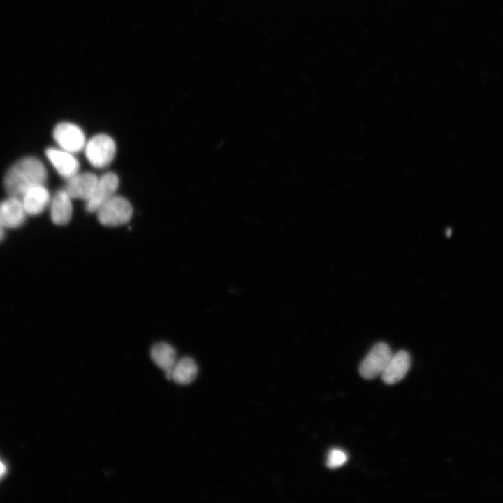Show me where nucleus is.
Here are the masks:
<instances>
[{
	"mask_svg": "<svg viewBox=\"0 0 503 503\" xmlns=\"http://www.w3.org/2000/svg\"><path fill=\"white\" fill-rule=\"evenodd\" d=\"M46 180L47 170L43 163L35 157H26L8 170L3 184L9 196L21 199L28 190L43 185Z\"/></svg>",
	"mask_w": 503,
	"mask_h": 503,
	"instance_id": "nucleus-1",
	"label": "nucleus"
},
{
	"mask_svg": "<svg viewBox=\"0 0 503 503\" xmlns=\"http://www.w3.org/2000/svg\"><path fill=\"white\" fill-rule=\"evenodd\" d=\"M99 221L105 226H118L131 218L133 209L126 198L115 195L96 211Z\"/></svg>",
	"mask_w": 503,
	"mask_h": 503,
	"instance_id": "nucleus-2",
	"label": "nucleus"
},
{
	"mask_svg": "<svg viewBox=\"0 0 503 503\" xmlns=\"http://www.w3.org/2000/svg\"><path fill=\"white\" fill-rule=\"evenodd\" d=\"M84 148L88 161L98 168L108 166L113 160L116 152L114 140L103 133L93 136L86 143Z\"/></svg>",
	"mask_w": 503,
	"mask_h": 503,
	"instance_id": "nucleus-3",
	"label": "nucleus"
},
{
	"mask_svg": "<svg viewBox=\"0 0 503 503\" xmlns=\"http://www.w3.org/2000/svg\"><path fill=\"white\" fill-rule=\"evenodd\" d=\"M393 353L389 346L379 342L375 344L359 366L361 377L372 379L381 374Z\"/></svg>",
	"mask_w": 503,
	"mask_h": 503,
	"instance_id": "nucleus-4",
	"label": "nucleus"
},
{
	"mask_svg": "<svg viewBox=\"0 0 503 503\" xmlns=\"http://www.w3.org/2000/svg\"><path fill=\"white\" fill-rule=\"evenodd\" d=\"M53 137L61 149L71 153L80 152L86 144L82 129L70 122L58 124L54 129Z\"/></svg>",
	"mask_w": 503,
	"mask_h": 503,
	"instance_id": "nucleus-5",
	"label": "nucleus"
},
{
	"mask_svg": "<svg viewBox=\"0 0 503 503\" xmlns=\"http://www.w3.org/2000/svg\"><path fill=\"white\" fill-rule=\"evenodd\" d=\"M118 187L119 178L114 173L108 172L99 177L92 195L86 201V210L96 212L101 205L115 196Z\"/></svg>",
	"mask_w": 503,
	"mask_h": 503,
	"instance_id": "nucleus-6",
	"label": "nucleus"
},
{
	"mask_svg": "<svg viewBox=\"0 0 503 503\" xmlns=\"http://www.w3.org/2000/svg\"><path fill=\"white\" fill-rule=\"evenodd\" d=\"M27 215L19 198L9 196L0 203V226L4 229L20 227L24 224Z\"/></svg>",
	"mask_w": 503,
	"mask_h": 503,
	"instance_id": "nucleus-7",
	"label": "nucleus"
},
{
	"mask_svg": "<svg viewBox=\"0 0 503 503\" xmlns=\"http://www.w3.org/2000/svg\"><path fill=\"white\" fill-rule=\"evenodd\" d=\"M99 177L94 173H78L67 179L64 190L73 199H82L85 201L92 195Z\"/></svg>",
	"mask_w": 503,
	"mask_h": 503,
	"instance_id": "nucleus-8",
	"label": "nucleus"
},
{
	"mask_svg": "<svg viewBox=\"0 0 503 503\" xmlns=\"http://www.w3.org/2000/svg\"><path fill=\"white\" fill-rule=\"evenodd\" d=\"M411 365L409 353L400 350L393 354L381 373V378L387 384H394L402 380Z\"/></svg>",
	"mask_w": 503,
	"mask_h": 503,
	"instance_id": "nucleus-9",
	"label": "nucleus"
},
{
	"mask_svg": "<svg viewBox=\"0 0 503 503\" xmlns=\"http://www.w3.org/2000/svg\"><path fill=\"white\" fill-rule=\"evenodd\" d=\"M45 154L59 174L65 179L67 180L78 173L80 164L78 159L73 156V153L51 147L46 150Z\"/></svg>",
	"mask_w": 503,
	"mask_h": 503,
	"instance_id": "nucleus-10",
	"label": "nucleus"
},
{
	"mask_svg": "<svg viewBox=\"0 0 503 503\" xmlns=\"http://www.w3.org/2000/svg\"><path fill=\"white\" fill-rule=\"evenodd\" d=\"M27 214H41L50 202L48 190L44 185H38L28 190L21 198Z\"/></svg>",
	"mask_w": 503,
	"mask_h": 503,
	"instance_id": "nucleus-11",
	"label": "nucleus"
},
{
	"mask_svg": "<svg viewBox=\"0 0 503 503\" xmlns=\"http://www.w3.org/2000/svg\"><path fill=\"white\" fill-rule=\"evenodd\" d=\"M71 199L64 189L54 195L50 200V215L54 224L65 225L69 222L73 212Z\"/></svg>",
	"mask_w": 503,
	"mask_h": 503,
	"instance_id": "nucleus-12",
	"label": "nucleus"
},
{
	"mask_svg": "<svg viewBox=\"0 0 503 503\" xmlns=\"http://www.w3.org/2000/svg\"><path fill=\"white\" fill-rule=\"evenodd\" d=\"M198 367L195 361L189 357L177 360L171 369V380L181 385L191 383L196 377Z\"/></svg>",
	"mask_w": 503,
	"mask_h": 503,
	"instance_id": "nucleus-13",
	"label": "nucleus"
},
{
	"mask_svg": "<svg viewBox=\"0 0 503 503\" xmlns=\"http://www.w3.org/2000/svg\"><path fill=\"white\" fill-rule=\"evenodd\" d=\"M150 357L152 361L164 371L171 370L177 361L175 349L166 342H158L153 345Z\"/></svg>",
	"mask_w": 503,
	"mask_h": 503,
	"instance_id": "nucleus-14",
	"label": "nucleus"
},
{
	"mask_svg": "<svg viewBox=\"0 0 503 503\" xmlns=\"http://www.w3.org/2000/svg\"><path fill=\"white\" fill-rule=\"evenodd\" d=\"M347 461V454L341 449H333L330 451L326 465L330 469L341 467Z\"/></svg>",
	"mask_w": 503,
	"mask_h": 503,
	"instance_id": "nucleus-15",
	"label": "nucleus"
},
{
	"mask_svg": "<svg viewBox=\"0 0 503 503\" xmlns=\"http://www.w3.org/2000/svg\"><path fill=\"white\" fill-rule=\"evenodd\" d=\"M5 473H6V467L0 461V478H1L4 475Z\"/></svg>",
	"mask_w": 503,
	"mask_h": 503,
	"instance_id": "nucleus-16",
	"label": "nucleus"
},
{
	"mask_svg": "<svg viewBox=\"0 0 503 503\" xmlns=\"http://www.w3.org/2000/svg\"><path fill=\"white\" fill-rule=\"evenodd\" d=\"M4 237V228L0 226V241L3 240Z\"/></svg>",
	"mask_w": 503,
	"mask_h": 503,
	"instance_id": "nucleus-17",
	"label": "nucleus"
}]
</instances>
